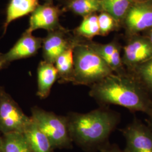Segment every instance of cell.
Listing matches in <instances>:
<instances>
[{"label": "cell", "instance_id": "obj_1", "mask_svg": "<svg viewBox=\"0 0 152 152\" xmlns=\"http://www.w3.org/2000/svg\"><path fill=\"white\" fill-rule=\"evenodd\" d=\"M89 95L101 106L117 105L131 112H141L152 115V99L150 94L129 72L113 73L91 86Z\"/></svg>", "mask_w": 152, "mask_h": 152}, {"label": "cell", "instance_id": "obj_15", "mask_svg": "<svg viewBox=\"0 0 152 152\" xmlns=\"http://www.w3.org/2000/svg\"><path fill=\"white\" fill-rule=\"evenodd\" d=\"M23 134L32 152H54V149L48 137L33 121Z\"/></svg>", "mask_w": 152, "mask_h": 152}, {"label": "cell", "instance_id": "obj_6", "mask_svg": "<svg viewBox=\"0 0 152 152\" xmlns=\"http://www.w3.org/2000/svg\"><path fill=\"white\" fill-rule=\"evenodd\" d=\"M84 39L72 34L70 31L63 26L49 31L43 38L42 44L44 60L54 64L58 56L73 45Z\"/></svg>", "mask_w": 152, "mask_h": 152}, {"label": "cell", "instance_id": "obj_8", "mask_svg": "<svg viewBox=\"0 0 152 152\" xmlns=\"http://www.w3.org/2000/svg\"><path fill=\"white\" fill-rule=\"evenodd\" d=\"M122 50V63L129 72L152 58V43L144 35L127 37Z\"/></svg>", "mask_w": 152, "mask_h": 152}, {"label": "cell", "instance_id": "obj_25", "mask_svg": "<svg viewBox=\"0 0 152 152\" xmlns=\"http://www.w3.org/2000/svg\"><path fill=\"white\" fill-rule=\"evenodd\" d=\"M6 67V66L5 65V63L3 60V54L0 53V70L2 69L3 68H5Z\"/></svg>", "mask_w": 152, "mask_h": 152}, {"label": "cell", "instance_id": "obj_9", "mask_svg": "<svg viewBox=\"0 0 152 152\" xmlns=\"http://www.w3.org/2000/svg\"><path fill=\"white\" fill-rule=\"evenodd\" d=\"M126 139L125 152H152V130L135 118L120 130Z\"/></svg>", "mask_w": 152, "mask_h": 152}, {"label": "cell", "instance_id": "obj_16", "mask_svg": "<svg viewBox=\"0 0 152 152\" xmlns=\"http://www.w3.org/2000/svg\"><path fill=\"white\" fill-rule=\"evenodd\" d=\"M78 44L73 45L65 50L55 61V66L58 72V80L60 83L72 82L73 73V51Z\"/></svg>", "mask_w": 152, "mask_h": 152}, {"label": "cell", "instance_id": "obj_14", "mask_svg": "<svg viewBox=\"0 0 152 152\" xmlns=\"http://www.w3.org/2000/svg\"><path fill=\"white\" fill-rule=\"evenodd\" d=\"M39 0H10L6 10L4 34L10 24L19 18L32 14L39 5Z\"/></svg>", "mask_w": 152, "mask_h": 152}, {"label": "cell", "instance_id": "obj_11", "mask_svg": "<svg viewBox=\"0 0 152 152\" xmlns=\"http://www.w3.org/2000/svg\"><path fill=\"white\" fill-rule=\"evenodd\" d=\"M42 39L43 38L34 36L32 33L25 31L11 49L3 54V60L6 66L14 61L36 55L42 48Z\"/></svg>", "mask_w": 152, "mask_h": 152}, {"label": "cell", "instance_id": "obj_20", "mask_svg": "<svg viewBox=\"0 0 152 152\" xmlns=\"http://www.w3.org/2000/svg\"><path fill=\"white\" fill-rule=\"evenodd\" d=\"M2 137L3 152H32L23 133L12 132Z\"/></svg>", "mask_w": 152, "mask_h": 152}, {"label": "cell", "instance_id": "obj_5", "mask_svg": "<svg viewBox=\"0 0 152 152\" xmlns=\"http://www.w3.org/2000/svg\"><path fill=\"white\" fill-rule=\"evenodd\" d=\"M32 121L4 87L0 86V132L3 135L24 133Z\"/></svg>", "mask_w": 152, "mask_h": 152}, {"label": "cell", "instance_id": "obj_21", "mask_svg": "<svg viewBox=\"0 0 152 152\" xmlns=\"http://www.w3.org/2000/svg\"><path fill=\"white\" fill-rule=\"evenodd\" d=\"M129 73L140 82L148 92L152 94V58L137 66Z\"/></svg>", "mask_w": 152, "mask_h": 152}, {"label": "cell", "instance_id": "obj_29", "mask_svg": "<svg viewBox=\"0 0 152 152\" xmlns=\"http://www.w3.org/2000/svg\"><path fill=\"white\" fill-rule=\"evenodd\" d=\"M46 2H50V3H53V0H45Z\"/></svg>", "mask_w": 152, "mask_h": 152}, {"label": "cell", "instance_id": "obj_23", "mask_svg": "<svg viewBox=\"0 0 152 152\" xmlns=\"http://www.w3.org/2000/svg\"><path fill=\"white\" fill-rule=\"evenodd\" d=\"M100 152H125L124 150H121L117 144H111L108 142L100 150Z\"/></svg>", "mask_w": 152, "mask_h": 152}, {"label": "cell", "instance_id": "obj_28", "mask_svg": "<svg viewBox=\"0 0 152 152\" xmlns=\"http://www.w3.org/2000/svg\"><path fill=\"white\" fill-rule=\"evenodd\" d=\"M132 2H133L134 3L135 2H141V1H145V0H131Z\"/></svg>", "mask_w": 152, "mask_h": 152}, {"label": "cell", "instance_id": "obj_24", "mask_svg": "<svg viewBox=\"0 0 152 152\" xmlns=\"http://www.w3.org/2000/svg\"><path fill=\"white\" fill-rule=\"evenodd\" d=\"M145 33L144 36L147 37L149 39V41L152 43V27L150 28L149 30L145 32Z\"/></svg>", "mask_w": 152, "mask_h": 152}, {"label": "cell", "instance_id": "obj_7", "mask_svg": "<svg viewBox=\"0 0 152 152\" xmlns=\"http://www.w3.org/2000/svg\"><path fill=\"white\" fill-rule=\"evenodd\" d=\"M127 37L139 34L152 27V0L135 2L131 5L123 20Z\"/></svg>", "mask_w": 152, "mask_h": 152}, {"label": "cell", "instance_id": "obj_4", "mask_svg": "<svg viewBox=\"0 0 152 152\" xmlns=\"http://www.w3.org/2000/svg\"><path fill=\"white\" fill-rule=\"evenodd\" d=\"M33 121L48 137L54 149L69 148L72 146L66 116L55 114L38 107L31 108Z\"/></svg>", "mask_w": 152, "mask_h": 152}, {"label": "cell", "instance_id": "obj_3", "mask_svg": "<svg viewBox=\"0 0 152 152\" xmlns=\"http://www.w3.org/2000/svg\"><path fill=\"white\" fill-rule=\"evenodd\" d=\"M113 73L105 61L87 45L86 40L76 45L73 51V84L91 86Z\"/></svg>", "mask_w": 152, "mask_h": 152}, {"label": "cell", "instance_id": "obj_17", "mask_svg": "<svg viewBox=\"0 0 152 152\" xmlns=\"http://www.w3.org/2000/svg\"><path fill=\"white\" fill-rule=\"evenodd\" d=\"M62 10L84 18L102 12V0H65Z\"/></svg>", "mask_w": 152, "mask_h": 152}, {"label": "cell", "instance_id": "obj_26", "mask_svg": "<svg viewBox=\"0 0 152 152\" xmlns=\"http://www.w3.org/2000/svg\"><path fill=\"white\" fill-rule=\"evenodd\" d=\"M0 152H3L2 151V137H0Z\"/></svg>", "mask_w": 152, "mask_h": 152}, {"label": "cell", "instance_id": "obj_22", "mask_svg": "<svg viewBox=\"0 0 152 152\" xmlns=\"http://www.w3.org/2000/svg\"><path fill=\"white\" fill-rule=\"evenodd\" d=\"M98 16L99 36H106L121 27L113 16L105 11L100 12Z\"/></svg>", "mask_w": 152, "mask_h": 152}, {"label": "cell", "instance_id": "obj_27", "mask_svg": "<svg viewBox=\"0 0 152 152\" xmlns=\"http://www.w3.org/2000/svg\"><path fill=\"white\" fill-rule=\"evenodd\" d=\"M148 122V126L152 130V120L151 119V120H148L147 121Z\"/></svg>", "mask_w": 152, "mask_h": 152}, {"label": "cell", "instance_id": "obj_12", "mask_svg": "<svg viewBox=\"0 0 152 152\" xmlns=\"http://www.w3.org/2000/svg\"><path fill=\"white\" fill-rule=\"evenodd\" d=\"M86 43L105 61L114 73L124 75L127 72L122 60L121 53L122 47L117 39L108 44H100L92 41H86Z\"/></svg>", "mask_w": 152, "mask_h": 152}, {"label": "cell", "instance_id": "obj_2", "mask_svg": "<svg viewBox=\"0 0 152 152\" xmlns=\"http://www.w3.org/2000/svg\"><path fill=\"white\" fill-rule=\"evenodd\" d=\"M72 142L87 152L99 151L109 142L112 132L121 121V115L107 106L86 113L71 112L66 115Z\"/></svg>", "mask_w": 152, "mask_h": 152}, {"label": "cell", "instance_id": "obj_30", "mask_svg": "<svg viewBox=\"0 0 152 152\" xmlns=\"http://www.w3.org/2000/svg\"><path fill=\"white\" fill-rule=\"evenodd\" d=\"M151 119H152V117H151Z\"/></svg>", "mask_w": 152, "mask_h": 152}, {"label": "cell", "instance_id": "obj_31", "mask_svg": "<svg viewBox=\"0 0 152 152\" xmlns=\"http://www.w3.org/2000/svg\"><path fill=\"white\" fill-rule=\"evenodd\" d=\"M64 1H65V0H64Z\"/></svg>", "mask_w": 152, "mask_h": 152}, {"label": "cell", "instance_id": "obj_18", "mask_svg": "<svg viewBox=\"0 0 152 152\" xmlns=\"http://www.w3.org/2000/svg\"><path fill=\"white\" fill-rule=\"evenodd\" d=\"M72 33L86 41H92V38L99 36V27L97 13L83 18L81 24L73 29Z\"/></svg>", "mask_w": 152, "mask_h": 152}, {"label": "cell", "instance_id": "obj_13", "mask_svg": "<svg viewBox=\"0 0 152 152\" xmlns=\"http://www.w3.org/2000/svg\"><path fill=\"white\" fill-rule=\"evenodd\" d=\"M37 73V95L41 99H45L49 96L51 88L58 79V72L54 64L42 60L38 64Z\"/></svg>", "mask_w": 152, "mask_h": 152}, {"label": "cell", "instance_id": "obj_10", "mask_svg": "<svg viewBox=\"0 0 152 152\" xmlns=\"http://www.w3.org/2000/svg\"><path fill=\"white\" fill-rule=\"evenodd\" d=\"M63 12V10L54 5L53 2L39 5L31 14L29 27L26 31L32 33L38 29H44L49 32L59 28L62 26L60 23V16Z\"/></svg>", "mask_w": 152, "mask_h": 152}, {"label": "cell", "instance_id": "obj_19", "mask_svg": "<svg viewBox=\"0 0 152 152\" xmlns=\"http://www.w3.org/2000/svg\"><path fill=\"white\" fill-rule=\"evenodd\" d=\"M133 2L131 0H102V11L113 16L121 26Z\"/></svg>", "mask_w": 152, "mask_h": 152}]
</instances>
